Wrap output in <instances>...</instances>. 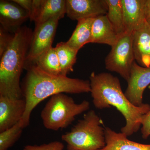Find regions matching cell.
<instances>
[{
    "label": "cell",
    "mask_w": 150,
    "mask_h": 150,
    "mask_svg": "<svg viewBox=\"0 0 150 150\" xmlns=\"http://www.w3.org/2000/svg\"><path fill=\"white\" fill-rule=\"evenodd\" d=\"M27 11L31 21H35L40 10L42 0H12Z\"/></svg>",
    "instance_id": "obj_22"
},
{
    "label": "cell",
    "mask_w": 150,
    "mask_h": 150,
    "mask_svg": "<svg viewBox=\"0 0 150 150\" xmlns=\"http://www.w3.org/2000/svg\"><path fill=\"white\" fill-rule=\"evenodd\" d=\"M90 80L95 107L98 109L115 107L126 120L121 133L127 137L137 133L142 126V117L150 110V105L143 103L136 106L132 104L122 91L118 78L110 73L92 72Z\"/></svg>",
    "instance_id": "obj_2"
},
{
    "label": "cell",
    "mask_w": 150,
    "mask_h": 150,
    "mask_svg": "<svg viewBox=\"0 0 150 150\" xmlns=\"http://www.w3.org/2000/svg\"><path fill=\"white\" fill-rule=\"evenodd\" d=\"M33 65H36L40 69L48 74L62 75L57 52L54 47H51L41 54Z\"/></svg>",
    "instance_id": "obj_20"
},
{
    "label": "cell",
    "mask_w": 150,
    "mask_h": 150,
    "mask_svg": "<svg viewBox=\"0 0 150 150\" xmlns=\"http://www.w3.org/2000/svg\"><path fill=\"white\" fill-rule=\"evenodd\" d=\"M145 17L146 21L150 25V0H146L145 1Z\"/></svg>",
    "instance_id": "obj_26"
},
{
    "label": "cell",
    "mask_w": 150,
    "mask_h": 150,
    "mask_svg": "<svg viewBox=\"0 0 150 150\" xmlns=\"http://www.w3.org/2000/svg\"><path fill=\"white\" fill-rule=\"evenodd\" d=\"M64 145L62 142L55 141L40 145H27L23 150H63Z\"/></svg>",
    "instance_id": "obj_23"
},
{
    "label": "cell",
    "mask_w": 150,
    "mask_h": 150,
    "mask_svg": "<svg viewBox=\"0 0 150 150\" xmlns=\"http://www.w3.org/2000/svg\"><path fill=\"white\" fill-rule=\"evenodd\" d=\"M66 14V0H42L35 26L51 20L61 19Z\"/></svg>",
    "instance_id": "obj_16"
},
{
    "label": "cell",
    "mask_w": 150,
    "mask_h": 150,
    "mask_svg": "<svg viewBox=\"0 0 150 150\" xmlns=\"http://www.w3.org/2000/svg\"><path fill=\"white\" fill-rule=\"evenodd\" d=\"M142 137L144 139H147L150 136V109L142 117Z\"/></svg>",
    "instance_id": "obj_25"
},
{
    "label": "cell",
    "mask_w": 150,
    "mask_h": 150,
    "mask_svg": "<svg viewBox=\"0 0 150 150\" xmlns=\"http://www.w3.org/2000/svg\"><path fill=\"white\" fill-rule=\"evenodd\" d=\"M94 18L84 19L78 21L76 28L67 42L69 46L79 51L84 45L90 43Z\"/></svg>",
    "instance_id": "obj_17"
},
{
    "label": "cell",
    "mask_w": 150,
    "mask_h": 150,
    "mask_svg": "<svg viewBox=\"0 0 150 150\" xmlns=\"http://www.w3.org/2000/svg\"><path fill=\"white\" fill-rule=\"evenodd\" d=\"M55 48L59 58L61 74L67 76L68 74L74 71L73 67L76 61L79 51L69 46L67 42L57 43Z\"/></svg>",
    "instance_id": "obj_18"
},
{
    "label": "cell",
    "mask_w": 150,
    "mask_h": 150,
    "mask_svg": "<svg viewBox=\"0 0 150 150\" xmlns=\"http://www.w3.org/2000/svg\"><path fill=\"white\" fill-rule=\"evenodd\" d=\"M29 19L26 11L12 1H0L1 27L6 31L15 33Z\"/></svg>",
    "instance_id": "obj_11"
},
{
    "label": "cell",
    "mask_w": 150,
    "mask_h": 150,
    "mask_svg": "<svg viewBox=\"0 0 150 150\" xmlns=\"http://www.w3.org/2000/svg\"><path fill=\"white\" fill-rule=\"evenodd\" d=\"M33 31L22 26L15 33L11 43L1 56L0 96L14 99L24 98L20 78L25 68Z\"/></svg>",
    "instance_id": "obj_3"
},
{
    "label": "cell",
    "mask_w": 150,
    "mask_h": 150,
    "mask_svg": "<svg viewBox=\"0 0 150 150\" xmlns=\"http://www.w3.org/2000/svg\"><path fill=\"white\" fill-rule=\"evenodd\" d=\"M23 128L20 122L11 128L0 132V150H7L20 138Z\"/></svg>",
    "instance_id": "obj_21"
},
{
    "label": "cell",
    "mask_w": 150,
    "mask_h": 150,
    "mask_svg": "<svg viewBox=\"0 0 150 150\" xmlns=\"http://www.w3.org/2000/svg\"><path fill=\"white\" fill-rule=\"evenodd\" d=\"M132 40L136 62L142 67H150V25L146 21L132 33Z\"/></svg>",
    "instance_id": "obj_12"
},
{
    "label": "cell",
    "mask_w": 150,
    "mask_h": 150,
    "mask_svg": "<svg viewBox=\"0 0 150 150\" xmlns=\"http://www.w3.org/2000/svg\"><path fill=\"white\" fill-rule=\"evenodd\" d=\"M108 10L105 0H66V14L77 21L106 15Z\"/></svg>",
    "instance_id": "obj_8"
},
{
    "label": "cell",
    "mask_w": 150,
    "mask_h": 150,
    "mask_svg": "<svg viewBox=\"0 0 150 150\" xmlns=\"http://www.w3.org/2000/svg\"><path fill=\"white\" fill-rule=\"evenodd\" d=\"M126 32L133 33L144 23L146 0H121Z\"/></svg>",
    "instance_id": "obj_13"
},
{
    "label": "cell",
    "mask_w": 150,
    "mask_h": 150,
    "mask_svg": "<svg viewBox=\"0 0 150 150\" xmlns=\"http://www.w3.org/2000/svg\"><path fill=\"white\" fill-rule=\"evenodd\" d=\"M119 38L106 15L95 18L92 27L90 43L106 44L112 47Z\"/></svg>",
    "instance_id": "obj_14"
},
{
    "label": "cell",
    "mask_w": 150,
    "mask_h": 150,
    "mask_svg": "<svg viewBox=\"0 0 150 150\" xmlns=\"http://www.w3.org/2000/svg\"><path fill=\"white\" fill-rule=\"evenodd\" d=\"M14 35L0 27V57L10 45Z\"/></svg>",
    "instance_id": "obj_24"
},
{
    "label": "cell",
    "mask_w": 150,
    "mask_h": 150,
    "mask_svg": "<svg viewBox=\"0 0 150 150\" xmlns=\"http://www.w3.org/2000/svg\"><path fill=\"white\" fill-rule=\"evenodd\" d=\"M102 124L94 110L88 111L71 131L62 135V140L67 143V150H98L104 147L106 144Z\"/></svg>",
    "instance_id": "obj_4"
},
{
    "label": "cell",
    "mask_w": 150,
    "mask_h": 150,
    "mask_svg": "<svg viewBox=\"0 0 150 150\" xmlns=\"http://www.w3.org/2000/svg\"><path fill=\"white\" fill-rule=\"evenodd\" d=\"M135 60L132 33L126 32L111 47L105 64L106 69L119 74L127 82Z\"/></svg>",
    "instance_id": "obj_6"
},
{
    "label": "cell",
    "mask_w": 150,
    "mask_h": 150,
    "mask_svg": "<svg viewBox=\"0 0 150 150\" xmlns=\"http://www.w3.org/2000/svg\"><path fill=\"white\" fill-rule=\"evenodd\" d=\"M90 108V103L87 100L76 103L71 97L58 93L51 97L41 111L40 117L46 129L57 131L69 127L76 116Z\"/></svg>",
    "instance_id": "obj_5"
},
{
    "label": "cell",
    "mask_w": 150,
    "mask_h": 150,
    "mask_svg": "<svg viewBox=\"0 0 150 150\" xmlns=\"http://www.w3.org/2000/svg\"><path fill=\"white\" fill-rule=\"evenodd\" d=\"M128 86L124 94L129 101L136 106L143 104V94L150 84V67H142L134 62Z\"/></svg>",
    "instance_id": "obj_9"
},
{
    "label": "cell",
    "mask_w": 150,
    "mask_h": 150,
    "mask_svg": "<svg viewBox=\"0 0 150 150\" xmlns=\"http://www.w3.org/2000/svg\"><path fill=\"white\" fill-rule=\"evenodd\" d=\"M59 21L51 20L35 26L25 69L34 64L41 54L52 47Z\"/></svg>",
    "instance_id": "obj_7"
},
{
    "label": "cell",
    "mask_w": 150,
    "mask_h": 150,
    "mask_svg": "<svg viewBox=\"0 0 150 150\" xmlns=\"http://www.w3.org/2000/svg\"><path fill=\"white\" fill-rule=\"evenodd\" d=\"M26 108L24 98L14 99L0 96V132L21 122Z\"/></svg>",
    "instance_id": "obj_10"
},
{
    "label": "cell",
    "mask_w": 150,
    "mask_h": 150,
    "mask_svg": "<svg viewBox=\"0 0 150 150\" xmlns=\"http://www.w3.org/2000/svg\"><path fill=\"white\" fill-rule=\"evenodd\" d=\"M105 146L98 150H150V144H144L128 139L125 134L117 133L105 127Z\"/></svg>",
    "instance_id": "obj_15"
},
{
    "label": "cell",
    "mask_w": 150,
    "mask_h": 150,
    "mask_svg": "<svg viewBox=\"0 0 150 150\" xmlns=\"http://www.w3.org/2000/svg\"><path fill=\"white\" fill-rule=\"evenodd\" d=\"M27 73L22 91L26 108L20 122L23 129L29 125L30 115L38 105L44 100L60 93L79 94L91 92L90 82L62 75L45 72L35 65L26 68Z\"/></svg>",
    "instance_id": "obj_1"
},
{
    "label": "cell",
    "mask_w": 150,
    "mask_h": 150,
    "mask_svg": "<svg viewBox=\"0 0 150 150\" xmlns=\"http://www.w3.org/2000/svg\"><path fill=\"white\" fill-rule=\"evenodd\" d=\"M105 1L108 7L106 16L112 27L120 37L126 33L121 0Z\"/></svg>",
    "instance_id": "obj_19"
}]
</instances>
